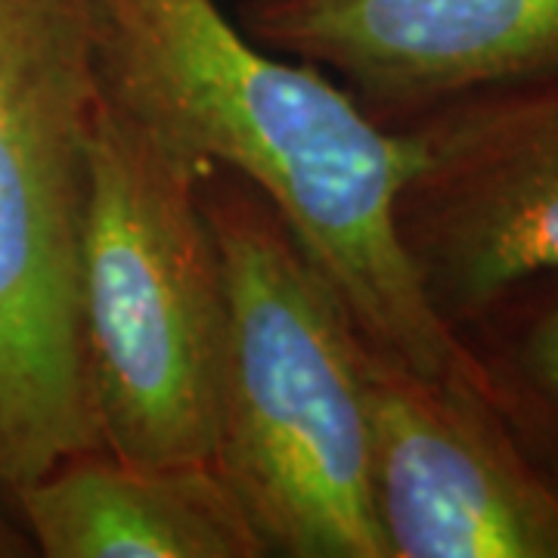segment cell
<instances>
[{"label":"cell","instance_id":"cell-1","mask_svg":"<svg viewBox=\"0 0 558 558\" xmlns=\"http://www.w3.org/2000/svg\"><path fill=\"white\" fill-rule=\"evenodd\" d=\"M100 97L178 159L248 180L299 236L360 336L509 413L435 311L398 230L416 140L317 65L267 50L218 0H87Z\"/></svg>","mask_w":558,"mask_h":558},{"label":"cell","instance_id":"cell-2","mask_svg":"<svg viewBox=\"0 0 558 558\" xmlns=\"http://www.w3.org/2000/svg\"><path fill=\"white\" fill-rule=\"evenodd\" d=\"M202 202L227 289L215 469L267 556L388 558L360 329L248 180L215 168Z\"/></svg>","mask_w":558,"mask_h":558},{"label":"cell","instance_id":"cell-3","mask_svg":"<svg viewBox=\"0 0 558 558\" xmlns=\"http://www.w3.org/2000/svg\"><path fill=\"white\" fill-rule=\"evenodd\" d=\"M205 171L97 97L78 301L100 447L124 462H211L227 289Z\"/></svg>","mask_w":558,"mask_h":558},{"label":"cell","instance_id":"cell-4","mask_svg":"<svg viewBox=\"0 0 558 558\" xmlns=\"http://www.w3.org/2000/svg\"><path fill=\"white\" fill-rule=\"evenodd\" d=\"M100 97L87 0H0V502L102 450L78 233Z\"/></svg>","mask_w":558,"mask_h":558},{"label":"cell","instance_id":"cell-5","mask_svg":"<svg viewBox=\"0 0 558 558\" xmlns=\"http://www.w3.org/2000/svg\"><path fill=\"white\" fill-rule=\"evenodd\" d=\"M398 124L416 140L398 199L400 240L450 329L558 274V72Z\"/></svg>","mask_w":558,"mask_h":558},{"label":"cell","instance_id":"cell-6","mask_svg":"<svg viewBox=\"0 0 558 558\" xmlns=\"http://www.w3.org/2000/svg\"><path fill=\"white\" fill-rule=\"evenodd\" d=\"M373 497L388 558H558V484L502 410L363 339Z\"/></svg>","mask_w":558,"mask_h":558},{"label":"cell","instance_id":"cell-7","mask_svg":"<svg viewBox=\"0 0 558 558\" xmlns=\"http://www.w3.org/2000/svg\"><path fill=\"white\" fill-rule=\"evenodd\" d=\"M236 22L381 124L558 72V0H242Z\"/></svg>","mask_w":558,"mask_h":558},{"label":"cell","instance_id":"cell-8","mask_svg":"<svg viewBox=\"0 0 558 558\" xmlns=\"http://www.w3.org/2000/svg\"><path fill=\"white\" fill-rule=\"evenodd\" d=\"M13 512L47 558L267 556L215 462L143 465L90 450L32 481Z\"/></svg>","mask_w":558,"mask_h":558},{"label":"cell","instance_id":"cell-9","mask_svg":"<svg viewBox=\"0 0 558 558\" xmlns=\"http://www.w3.org/2000/svg\"><path fill=\"white\" fill-rule=\"evenodd\" d=\"M524 360L531 376L558 398V304L539 319L524 341Z\"/></svg>","mask_w":558,"mask_h":558},{"label":"cell","instance_id":"cell-10","mask_svg":"<svg viewBox=\"0 0 558 558\" xmlns=\"http://www.w3.org/2000/svg\"><path fill=\"white\" fill-rule=\"evenodd\" d=\"M22 556H35L32 549V539L25 537L22 524L13 515H7L0 509V558H22Z\"/></svg>","mask_w":558,"mask_h":558}]
</instances>
